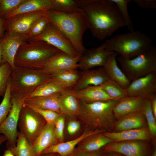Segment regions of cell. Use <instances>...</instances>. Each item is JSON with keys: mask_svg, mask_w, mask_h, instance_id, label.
<instances>
[{"mask_svg": "<svg viewBox=\"0 0 156 156\" xmlns=\"http://www.w3.org/2000/svg\"><path fill=\"white\" fill-rule=\"evenodd\" d=\"M78 1L88 29L98 40H103L127 26L118 7L111 0Z\"/></svg>", "mask_w": 156, "mask_h": 156, "instance_id": "cell-1", "label": "cell"}, {"mask_svg": "<svg viewBox=\"0 0 156 156\" xmlns=\"http://www.w3.org/2000/svg\"><path fill=\"white\" fill-rule=\"evenodd\" d=\"M43 14L48 22L57 27L71 42L80 55L83 54L85 49L83 36L88 27L82 13H67L48 9L43 11Z\"/></svg>", "mask_w": 156, "mask_h": 156, "instance_id": "cell-2", "label": "cell"}, {"mask_svg": "<svg viewBox=\"0 0 156 156\" xmlns=\"http://www.w3.org/2000/svg\"><path fill=\"white\" fill-rule=\"evenodd\" d=\"M151 39L138 31L119 34L106 40L100 46L127 59L133 58L151 46Z\"/></svg>", "mask_w": 156, "mask_h": 156, "instance_id": "cell-3", "label": "cell"}, {"mask_svg": "<svg viewBox=\"0 0 156 156\" xmlns=\"http://www.w3.org/2000/svg\"><path fill=\"white\" fill-rule=\"evenodd\" d=\"M60 51L42 40L29 41L21 45L14 59L15 67L42 70L47 61Z\"/></svg>", "mask_w": 156, "mask_h": 156, "instance_id": "cell-4", "label": "cell"}, {"mask_svg": "<svg viewBox=\"0 0 156 156\" xmlns=\"http://www.w3.org/2000/svg\"><path fill=\"white\" fill-rule=\"evenodd\" d=\"M51 79V75L43 69L16 66L9 78L11 98L25 100L38 87Z\"/></svg>", "mask_w": 156, "mask_h": 156, "instance_id": "cell-5", "label": "cell"}, {"mask_svg": "<svg viewBox=\"0 0 156 156\" xmlns=\"http://www.w3.org/2000/svg\"><path fill=\"white\" fill-rule=\"evenodd\" d=\"M117 60L131 81L148 74L156 73V49L152 45L133 58L120 56Z\"/></svg>", "mask_w": 156, "mask_h": 156, "instance_id": "cell-6", "label": "cell"}, {"mask_svg": "<svg viewBox=\"0 0 156 156\" xmlns=\"http://www.w3.org/2000/svg\"><path fill=\"white\" fill-rule=\"evenodd\" d=\"M118 101L111 100L91 103L81 102L79 114L89 119L90 124L94 126L112 129L115 118L113 109Z\"/></svg>", "mask_w": 156, "mask_h": 156, "instance_id": "cell-7", "label": "cell"}, {"mask_svg": "<svg viewBox=\"0 0 156 156\" xmlns=\"http://www.w3.org/2000/svg\"><path fill=\"white\" fill-rule=\"evenodd\" d=\"M47 122L38 113L24 103L20 111L18 125L20 131L31 145Z\"/></svg>", "mask_w": 156, "mask_h": 156, "instance_id": "cell-8", "label": "cell"}, {"mask_svg": "<svg viewBox=\"0 0 156 156\" xmlns=\"http://www.w3.org/2000/svg\"><path fill=\"white\" fill-rule=\"evenodd\" d=\"M25 101L23 99L11 98L12 106L10 111L6 118L0 124V133L7 138V148H13L16 146L18 120Z\"/></svg>", "mask_w": 156, "mask_h": 156, "instance_id": "cell-9", "label": "cell"}, {"mask_svg": "<svg viewBox=\"0 0 156 156\" xmlns=\"http://www.w3.org/2000/svg\"><path fill=\"white\" fill-rule=\"evenodd\" d=\"M28 40L43 41L71 57L81 56L71 42L57 27L49 22L45 29L41 34Z\"/></svg>", "mask_w": 156, "mask_h": 156, "instance_id": "cell-10", "label": "cell"}, {"mask_svg": "<svg viewBox=\"0 0 156 156\" xmlns=\"http://www.w3.org/2000/svg\"><path fill=\"white\" fill-rule=\"evenodd\" d=\"M43 15V11H39L3 18L6 32L15 35L28 34L33 24Z\"/></svg>", "mask_w": 156, "mask_h": 156, "instance_id": "cell-11", "label": "cell"}, {"mask_svg": "<svg viewBox=\"0 0 156 156\" xmlns=\"http://www.w3.org/2000/svg\"><path fill=\"white\" fill-rule=\"evenodd\" d=\"M128 96L150 99L156 95V73H152L132 81L126 89Z\"/></svg>", "mask_w": 156, "mask_h": 156, "instance_id": "cell-12", "label": "cell"}, {"mask_svg": "<svg viewBox=\"0 0 156 156\" xmlns=\"http://www.w3.org/2000/svg\"><path fill=\"white\" fill-rule=\"evenodd\" d=\"M142 141L133 140L112 142L104 146L107 153L115 152L124 156H147L149 151Z\"/></svg>", "mask_w": 156, "mask_h": 156, "instance_id": "cell-13", "label": "cell"}, {"mask_svg": "<svg viewBox=\"0 0 156 156\" xmlns=\"http://www.w3.org/2000/svg\"><path fill=\"white\" fill-rule=\"evenodd\" d=\"M29 39L28 34L15 35L5 32L0 38V45L3 51L4 59L14 70L15 68L14 59L19 47L27 42Z\"/></svg>", "mask_w": 156, "mask_h": 156, "instance_id": "cell-14", "label": "cell"}, {"mask_svg": "<svg viewBox=\"0 0 156 156\" xmlns=\"http://www.w3.org/2000/svg\"><path fill=\"white\" fill-rule=\"evenodd\" d=\"M81 57H73L60 51L48 59L43 70L47 73L52 75L64 71L77 69Z\"/></svg>", "mask_w": 156, "mask_h": 156, "instance_id": "cell-15", "label": "cell"}, {"mask_svg": "<svg viewBox=\"0 0 156 156\" xmlns=\"http://www.w3.org/2000/svg\"><path fill=\"white\" fill-rule=\"evenodd\" d=\"M112 52L100 46L94 49L87 50L80 57L77 64L78 68L84 71L96 67H103L108 56Z\"/></svg>", "mask_w": 156, "mask_h": 156, "instance_id": "cell-16", "label": "cell"}, {"mask_svg": "<svg viewBox=\"0 0 156 156\" xmlns=\"http://www.w3.org/2000/svg\"><path fill=\"white\" fill-rule=\"evenodd\" d=\"M110 79L103 67L80 73V76L73 90L77 91L92 86H101Z\"/></svg>", "mask_w": 156, "mask_h": 156, "instance_id": "cell-17", "label": "cell"}, {"mask_svg": "<svg viewBox=\"0 0 156 156\" xmlns=\"http://www.w3.org/2000/svg\"><path fill=\"white\" fill-rule=\"evenodd\" d=\"M146 99L127 96L118 101L113 109L115 118L118 119L127 115L142 111Z\"/></svg>", "mask_w": 156, "mask_h": 156, "instance_id": "cell-18", "label": "cell"}, {"mask_svg": "<svg viewBox=\"0 0 156 156\" xmlns=\"http://www.w3.org/2000/svg\"><path fill=\"white\" fill-rule=\"evenodd\" d=\"M57 140L54 124L47 123L31 145L35 156H40L44 150L57 144Z\"/></svg>", "mask_w": 156, "mask_h": 156, "instance_id": "cell-19", "label": "cell"}, {"mask_svg": "<svg viewBox=\"0 0 156 156\" xmlns=\"http://www.w3.org/2000/svg\"><path fill=\"white\" fill-rule=\"evenodd\" d=\"M117 55L114 52L110 53L103 67L111 79L126 90L131 81L118 66L116 60Z\"/></svg>", "mask_w": 156, "mask_h": 156, "instance_id": "cell-20", "label": "cell"}, {"mask_svg": "<svg viewBox=\"0 0 156 156\" xmlns=\"http://www.w3.org/2000/svg\"><path fill=\"white\" fill-rule=\"evenodd\" d=\"M103 134L114 142L133 140L143 141L150 138V132L143 128L120 131L106 132Z\"/></svg>", "mask_w": 156, "mask_h": 156, "instance_id": "cell-21", "label": "cell"}, {"mask_svg": "<svg viewBox=\"0 0 156 156\" xmlns=\"http://www.w3.org/2000/svg\"><path fill=\"white\" fill-rule=\"evenodd\" d=\"M102 131L97 130L87 132L74 139L64 142L56 144L47 148L42 153V154L57 153L62 156H66L70 154L76 145L82 140L90 136L97 134Z\"/></svg>", "mask_w": 156, "mask_h": 156, "instance_id": "cell-22", "label": "cell"}, {"mask_svg": "<svg viewBox=\"0 0 156 156\" xmlns=\"http://www.w3.org/2000/svg\"><path fill=\"white\" fill-rule=\"evenodd\" d=\"M61 93H56L47 96L27 99L25 102L37 108L53 111L64 115L60 101Z\"/></svg>", "mask_w": 156, "mask_h": 156, "instance_id": "cell-23", "label": "cell"}, {"mask_svg": "<svg viewBox=\"0 0 156 156\" xmlns=\"http://www.w3.org/2000/svg\"><path fill=\"white\" fill-rule=\"evenodd\" d=\"M50 0H25L16 9L2 17L7 19L15 15L51 9Z\"/></svg>", "mask_w": 156, "mask_h": 156, "instance_id": "cell-24", "label": "cell"}, {"mask_svg": "<svg viewBox=\"0 0 156 156\" xmlns=\"http://www.w3.org/2000/svg\"><path fill=\"white\" fill-rule=\"evenodd\" d=\"M76 92L68 90L61 92L60 101L64 115L74 116L80 114V104Z\"/></svg>", "mask_w": 156, "mask_h": 156, "instance_id": "cell-25", "label": "cell"}, {"mask_svg": "<svg viewBox=\"0 0 156 156\" xmlns=\"http://www.w3.org/2000/svg\"><path fill=\"white\" fill-rule=\"evenodd\" d=\"M144 119L142 111L130 114L118 119L112 128L115 131H120L142 128L144 125Z\"/></svg>", "mask_w": 156, "mask_h": 156, "instance_id": "cell-26", "label": "cell"}, {"mask_svg": "<svg viewBox=\"0 0 156 156\" xmlns=\"http://www.w3.org/2000/svg\"><path fill=\"white\" fill-rule=\"evenodd\" d=\"M76 92L79 100L86 103L112 100L100 86H91Z\"/></svg>", "mask_w": 156, "mask_h": 156, "instance_id": "cell-27", "label": "cell"}, {"mask_svg": "<svg viewBox=\"0 0 156 156\" xmlns=\"http://www.w3.org/2000/svg\"><path fill=\"white\" fill-rule=\"evenodd\" d=\"M51 75L53 80L62 87L67 90L75 86L79 79L80 73L77 69H72Z\"/></svg>", "mask_w": 156, "mask_h": 156, "instance_id": "cell-28", "label": "cell"}, {"mask_svg": "<svg viewBox=\"0 0 156 156\" xmlns=\"http://www.w3.org/2000/svg\"><path fill=\"white\" fill-rule=\"evenodd\" d=\"M66 90L60 86L51 78L49 81L38 87L25 100L47 96L55 93L61 92Z\"/></svg>", "mask_w": 156, "mask_h": 156, "instance_id": "cell-29", "label": "cell"}, {"mask_svg": "<svg viewBox=\"0 0 156 156\" xmlns=\"http://www.w3.org/2000/svg\"><path fill=\"white\" fill-rule=\"evenodd\" d=\"M100 86L112 100L118 101L128 96L126 90L110 79Z\"/></svg>", "mask_w": 156, "mask_h": 156, "instance_id": "cell-30", "label": "cell"}, {"mask_svg": "<svg viewBox=\"0 0 156 156\" xmlns=\"http://www.w3.org/2000/svg\"><path fill=\"white\" fill-rule=\"evenodd\" d=\"M51 9L62 12H81L78 0H50Z\"/></svg>", "mask_w": 156, "mask_h": 156, "instance_id": "cell-31", "label": "cell"}, {"mask_svg": "<svg viewBox=\"0 0 156 156\" xmlns=\"http://www.w3.org/2000/svg\"><path fill=\"white\" fill-rule=\"evenodd\" d=\"M10 149L15 156H35L31 145L24 135L18 132L16 144Z\"/></svg>", "mask_w": 156, "mask_h": 156, "instance_id": "cell-32", "label": "cell"}, {"mask_svg": "<svg viewBox=\"0 0 156 156\" xmlns=\"http://www.w3.org/2000/svg\"><path fill=\"white\" fill-rule=\"evenodd\" d=\"M93 136L86 143L84 146V148L87 151H97L112 142L110 139L104 134L96 135V134Z\"/></svg>", "mask_w": 156, "mask_h": 156, "instance_id": "cell-33", "label": "cell"}, {"mask_svg": "<svg viewBox=\"0 0 156 156\" xmlns=\"http://www.w3.org/2000/svg\"><path fill=\"white\" fill-rule=\"evenodd\" d=\"M142 112L146 120L149 132L152 135L155 136L156 134V118L153 112L149 99H146Z\"/></svg>", "mask_w": 156, "mask_h": 156, "instance_id": "cell-34", "label": "cell"}, {"mask_svg": "<svg viewBox=\"0 0 156 156\" xmlns=\"http://www.w3.org/2000/svg\"><path fill=\"white\" fill-rule=\"evenodd\" d=\"M11 99L10 84L9 79L5 94L0 104V124L6 118L10 111L12 106Z\"/></svg>", "mask_w": 156, "mask_h": 156, "instance_id": "cell-35", "label": "cell"}, {"mask_svg": "<svg viewBox=\"0 0 156 156\" xmlns=\"http://www.w3.org/2000/svg\"><path fill=\"white\" fill-rule=\"evenodd\" d=\"M13 70L10 65L6 62L0 66V96L3 97L7 83Z\"/></svg>", "mask_w": 156, "mask_h": 156, "instance_id": "cell-36", "label": "cell"}, {"mask_svg": "<svg viewBox=\"0 0 156 156\" xmlns=\"http://www.w3.org/2000/svg\"><path fill=\"white\" fill-rule=\"evenodd\" d=\"M115 3L119 10L130 31H134L133 24L129 14L127 5L131 0H111Z\"/></svg>", "mask_w": 156, "mask_h": 156, "instance_id": "cell-37", "label": "cell"}, {"mask_svg": "<svg viewBox=\"0 0 156 156\" xmlns=\"http://www.w3.org/2000/svg\"><path fill=\"white\" fill-rule=\"evenodd\" d=\"M48 21L43 15L38 19L32 25L28 33L29 39L38 36L45 29Z\"/></svg>", "mask_w": 156, "mask_h": 156, "instance_id": "cell-38", "label": "cell"}, {"mask_svg": "<svg viewBox=\"0 0 156 156\" xmlns=\"http://www.w3.org/2000/svg\"><path fill=\"white\" fill-rule=\"evenodd\" d=\"M25 0H0V16L3 17L13 11Z\"/></svg>", "mask_w": 156, "mask_h": 156, "instance_id": "cell-39", "label": "cell"}, {"mask_svg": "<svg viewBox=\"0 0 156 156\" xmlns=\"http://www.w3.org/2000/svg\"><path fill=\"white\" fill-rule=\"evenodd\" d=\"M25 103L40 114L47 123L54 124L60 115H61L53 111L39 109Z\"/></svg>", "mask_w": 156, "mask_h": 156, "instance_id": "cell-40", "label": "cell"}, {"mask_svg": "<svg viewBox=\"0 0 156 156\" xmlns=\"http://www.w3.org/2000/svg\"><path fill=\"white\" fill-rule=\"evenodd\" d=\"M64 123L65 118L63 115H60L54 123L57 137L60 141L63 139Z\"/></svg>", "mask_w": 156, "mask_h": 156, "instance_id": "cell-41", "label": "cell"}, {"mask_svg": "<svg viewBox=\"0 0 156 156\" xmlns=\"http://www.w3.org/2000/svg\"><path fill=\"white\" fill-rule=\"evenodd\" d=\"M140 8H156V0H133Z\"/></svg>", "mask_w": 156, "mask_h": 156, "instance_id": "cell-42", "label": "cell"}, {"mask_svg": "<svg viewBox=\"0 0 156 156\" xmlns=\"http://www.w3.org/2000/svg\"><path fill=\"white\" fill-rule=\"evenodd\" d=\"M80 128V124L77 122L72 121L68 124L67 128L68 132L70 135H73L76 133Z\"/></svg>", "mask_w": 156, "mask_h": 156, "instance_id": "cell-43", "label": "cell"}, {"mask_svg": "<svg viewBox=\"0 0 156 156\" xmlns=\"http://www.w3.org/2000/svg\"><path fill=\"white\" fill-rule=\"evenodd\" d=\"M151 101V107L153 114L156 118V95L150 99Z\"/></svg>", "mask_w": 156, "mask_h": 156, "instance_id": "cell-44", "label": "cell"}, {"mask_svg": "<svg viewBox=\"0 0 156 156\" xmlns=\"http://www.w3.org/2000/svg\"><path fill=\"white\" fill-rule=\"evenodd\" d=\"M5 31L3 19L0 16V38L3 37Z\"/></svg>", "mask_w": 156, "mask_h": 156, "instance_id": "cell-45", "label": "cell"}, {"mask_svg": "<svg viewBox=\"0 0 156 156\" xmlns=\"http://www.w3.org/2000/svg\"><path fill=\"white\" fill-rule=\"evenodd\" d=\"M5 62L3 57V51L1 46L0 45V66Z\"/></svg>", "mask_w": 156, "mask_h": 156, "instance_id": "cell-46", "label": "cell"}, {"mask_svg": "<svg viewBox=\"0 0 156 156\" xmlns=\"http://www.w3.org/2000/svg\"><path fill=\"white\" fill-rule=\"evenodd\" d=\"M2 156H15L11 151L9 149L7 148L4 152Z\"/></svg>", "mask_w": 156, "mask_h": 156, "instance_id": "cell-47", "label": "cell"}, {"mask_svg": "<svg viewBox=\"0 0 156 156\" xmlns=\"http://www.w3.org/2000/svg\"><path fill=\"white\" fill-rule=\"evenodd\" d=\"M7 140V138L5 135H0V146L3 142Z\"/></svg>", "mask_w": 156, "mask_h": 156, "instance_id": "cell-48", "label": "cell"}, {"mask_svg": "<svg viewBox=\"0 0 156 156\" xmlns=\"http://www.w3.org/2000/svg\"><path fill=\"white\" fill-rule=\"evenodd\" d=\"M108 156H124L120 154L115 152L109 153Z\"/></svg>", "mask_w": 156, "mask_h": 156, "instance_id": "cell-49", "label": "cell"}, {"mask_svg": "<svg viewBox=\"0 0 156 156\" xmlns=\"http://www.w3.org/2000/svg\"><path fill=\"white\" fill-rule=\"evenodd\" d=\"M150 156H156V150L155 149Z\"/></svg>", "mask_w": 156, "mask_h": 156, "instance_id": "cell-50", "label": "cell"}, {"mask_svg": "<svg viewBox=\"0 0 156 156\" xmlns=\"http://www.w3.org/2000/svg\"><path fill=\"white\" fill-rule=\"evenodd\" d=\"M92 155H91L90 154H86V155H83L81 156H92Z\"/></svg>", "mask_w": 156, "mask_h": 156, "instance_id": "cell-51", "label": "cell"}, {"mask_svg": "<svg viewBox=\"0 0 156 156\" xmlns=\"http://www.w3.org/2000/svg\"><path fill=\"white\" fill-rule=\"evenodd\" d=\"M92 156H99L97 154H94Z\"/></svg>", "mask_w": 156, "mask_h": 156, "instance_id": "cell-52", "label": "cell"}, {"mask_svg": "<svg viewBox=\"0 0 156 156\" xmlns=\"http://www.w3.org/2000/svg\"></svg>", "mask_w": 156, "mask_h": 156, "instance_id": "cell-53", "label": "cell"}]
</instances>
